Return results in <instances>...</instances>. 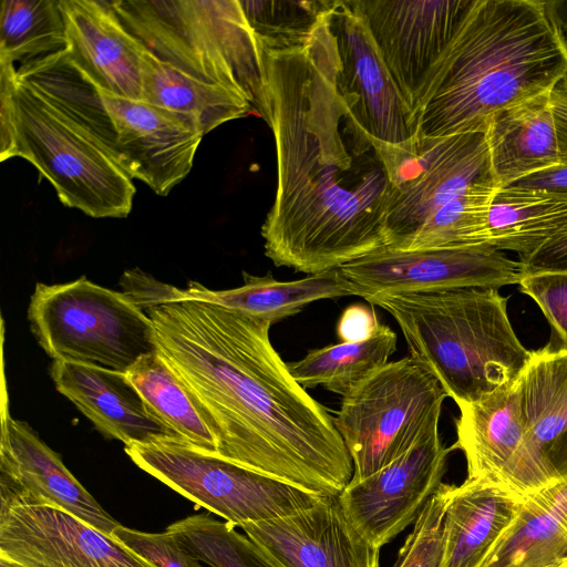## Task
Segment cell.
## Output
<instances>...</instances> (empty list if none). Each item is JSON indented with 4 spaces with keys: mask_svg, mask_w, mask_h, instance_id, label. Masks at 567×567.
Here are the masks:
<instances>
[{
    "mask_svg": "<svg viewBox=\"0 0 567 567\" xmlns=\"http://www.w3.org/2000/svg\"><path fill=\"white\" fill-rule=\"evenodd\" d=\"M564 480H567V465H566V473H565V478Z\"/></svg>",
    "mask_w": 567,
    "mask_h": 567,
    "instance_id": "obj_47",
    "label": "cell"
},
{
    "mask_svg": "<svg viewBox=\"0 0 567 567\" xmlns=\"http://www.w3.org/2000/svg\"><path fill=\"white\" fill-rule=\"evenodd\" d=\"M516 385L526 430L561 481L567 465V348L549 342L532 351Z\"/></svg>",
    "mask_w": 567,
    "mask_h": 567,
    "instance_id": "obj_24",
    "label": "cell"
},
{
    "mask_svg": "<svg viewBox=\"0 0 567 567\" xmlns=\"http://www.w3.org/2000/svg\"><path fill=\"white\" fill-rule=\"evenodd\" d=\"M125 30L162 62L243 95L268 120L264 51L239 0H114Z\"/></svg>",
    "mask_w": 567,
    "mask_h": 567,
    "instance_id": "obj_6",
    "label": "cell"
},
{
    "mask_svg": "<svg viewBox=\"0 0 567 567\" xmlns=\"http://www.w3.org/2000/svg\"><path fill=\"white\" fill-rule=\"evenodd\" d=\"M518 262L520 274L567 271V228Z\"/></svg>",
    "mask_w": 567,
    "mask_h": 567,
    "instance_id": "obj_41",
    "label": "cell"
},
{
    "mask_svg": "<svg viewBox=\"0 0 567 567\" xmlns=\"http://www.w3.org/2000/svg\"><path fill=\"white\" fill-rule=\"evenodd\" d=\"M566 565H567V559L560 560V561H556L554 564H550V565H547V566H543V567H565Z\"/></svg>",
    "mask_w": 567,
    "mask_h": 567,
    "instance_id": "obj_46",
    "label": "cell"
},
{
    "mask_svg": "<svg viewBox=\"0 0 567 567\" xmlns=\"http://www.w3.org/2000/svg\"><path fill=\"white\" fill-rule=\"evenodd\" d=\"M50 375L106 439L126 445L181 436L155 412L125 373L53 360Z\"/></svg>",
    "mask_w": 567,
    "mask_h": 567,
    "instance_id": "obj_20",
    "label": "cell"
},
{
    "mask_svg": "<svg viewBox=\"0 0 567 567\" xmlns=\"http://www.w3.org/2000/svg\"><path fill=\"white\" fill-rule=\"evenodd\" d=\"M240 528L276 567H380V548L357 530L339 496Z\"/></svg>",
    "mask_w": 567,
    "mask_h": 567,
    "instance_id": "obj_19",
    "label": "cell"
},
{
    "mask_svg": "<svg viewBox=\"0 0 567 567\" xmlns=\"http://www.w3.org/2000/svg\"><path fill=\"white\" fill-rule=\"evenodd\" d=\"M439 423L431 424L401 456L363 480L353 481L339 495L357 530L381 549L414 524L442 484L449 455Z\"/></svg>",
    "mask_w": 567,
    "mask_h": 567,
    "instance_id": "obj_15",
    "label": "cell"
},
{
    "mask_svg": "<svg viewBox=\"0 0 567 567\" xmlns=\"http://www.w3.org/2000/svg\"><path fill=\"white\" fill-rule=\"evenodd\" d=\"M239 2L261 49L275 51L302 45L330 4V0Z\"/></svg>",
    "mask_w": 567,
    "mask_h": 567,
    "instance_id": "obj_34",
    "label": "cell"
},
{
    "mask_svg": "<svg viewBox=\"0 0 567 567\" xmlns=\"http://www.w3.org/2000/svg\"><path fill=\"white\" fill-rule=\"evenodd\" d=\"M447 396L439 379L411 355L385 363L342 398L333 423L359 481L405 453L434 422Z\"/></svg>",
    "mask_w": 567,
    "mask_h": 567,
    "instance_id": "obj_9",
    "label": "cell"
},
{
    "mask_svg": "<svg viewBox=\"0 0 567 567\" xmlns=\"http://www.w3.org/2000/svg\"><path fill=\"white\" fill-rule=\"evenodd\" d=\"M17 78L157 195H168L190 172L204 136L192 120L100 89L65 51L21 64Z\"/></svg>",
    "mask_w": 567,
    "mask_h": 567,
    "instance_id": "obj_5",
    "label": "cell"
},
{
    "mask_svg": "<svg viewBox=\"0 0 567 567\" xmlns=\"http://www.w3.org/2000/svg\"><path fill=\"white\" fill-rule=\"evenodd\" d=\"M161 355L199 401L218 456L322 496L353 463L326 408L275 350L267 320L184 298L144 311Z\"/></svg>",
    "mask_w": 567,
    "mask_h": 567,
    "instance_id": "obj_2",
    "label": "cell"
},
{
    "mask_svg": "<svg viewBox=\"0 0 567 567\" xmlns=\"http://www.w3.org/2000/svg\"><path fill=\"white\" fill-rule=\"evenodd\" d=\"M66 48L59 0H2L0 62L18 61L21 65Z\"/></svg>",
    "mask_w": 567,
    "mask_h": 567,
    "instance_id": "obj_31",
    "label": "cell"
},
{
    "mask_svg": "<svg viewBox=\"0 0 567 567\" xmlns=\"http://www.w3.org/2000/svg\"><path fill=\"white\" fill-rule=\"evenodd\" d=\"M519 291L530 297L551 327L558 344L567 348V271L520 274Z\"/></svg>",
    "mask_w": 567,
    "mask_h": 567,
    "instance_id": "obj_36",
    "label": "cell"
},
{
    "mask_svg": "<svg viewBox=\"0 0 567 567\" xmlns=\"http://www.w3.org/2000/svg\"><path fill=\"white\" fill-rule=\"evenodd\" d=\"M3 393L0 436V511L21 506L63 509L112 536L120 524L93 498L23 421L13 419Z\"/></svg>",
    "mask_w": 567,
    "mask_h": 567,
    "instance_id": "obj_17",
    "label": "cell"
},
{
    "mask_svg": "<svg viewBox=\"0 0 567 567\" xmlns=\"http://www.w3.org/2000/svg\"><path fill=\"white\" fill-rule=\"evenodd\" d=\"M364 299L394 318L410 355L432 371L456 404L511 388L529 362L532 351L516 336L498 289L381 292Z\"/></svg>",
    "mask_w": 567,
    "mask_h": 567,
    "instance_id": "obj_4",
    "label": "cell"
},
{
    "mask_svg": "<svg viewBox=\"0 0 567 567\" xmlns=\"http://www.w3.org/2000/svg\"><path fill=\"white\" fill-rule=\"evenodd\" d=\"M567 559V480L525 498L481 567H543Z\"/></svg>",
    "mask_w": 567,
    "mask_h": 567,
    "instance_id": "obj_26",
    "label": "cell"
},
{
    "mask_svg": "<svg viewBox=\"0 0 567 567\" xmlns=\"http://www.w3.org/2000/svg\"><path fill=\"white\" fill-rule=\"evenodd\" d=\"M17 69L13 63L0 62V161L16 156V123L13 86Z\"/></svg>",
    "mask_w": 567,
    "mask_h": 567,
    "instance_id": "obj_39",
    "label": "cell"
},
{
    "mask_svg": "<svg viewBox=\"0 0 567 567\" xmlns=\"http://www.w3.org/2000/svg\"><path fill=\"white\" fill-rule=\"evenodd\" d=\"M243 277V286L227 290H212L197 281H189L188 287L182 289L181 299L212 302L274 324L300 312L313 301L358 296L339 268L292 281L277 280L271 274L259 277L244 271Z\"/></svg>",
    "mask_w": 567,
    "mask_h": 567,
    "instance_id": "obj_25",
    "label": "cell"
},
{
    "mask_svg": "<svg viewBox=\"0 0 567 567\" xmlns=\"http://www.w3.org/2000/svg\"><path fill=\"white\" fill-rule=\"evenodd\" d=\"M451 485L442 483L413 524L393 567H441Z\"/></svg>",
    "mask_w": 567,
    "mask_h": 567,
    "instance_id": "obj_35",
    "label": "cell"
},
{
    "mask_svg": "<svg viewBox=\"0 0 567 567\" xmlns=\"http://www.w3.org/2000/svg\"><path fill=\"white\" fill-rule=\"evenodd\" d=\"M124 451L140 468L233 526L290 515L323 497L179 439L134 443Z\"/></svg>",
    "mask_w": 567,
    "mask_h": 567,
    "instance_id": "obj_10",
    "label": "cell"
},
{
    "mask_svg": "<svg viewBox=\"0 0 567 567\" xmlns=\"http://www.w3.org/2000/svg\"><path fill=\"white\" fill-rule=\"evenodd\" d=\"M474 0H351L417 120Z\"/></svg>",
    "mask_w": 567,
    "mask_h": 567,
    "instance_id": "obj_12",
    "label": "cell"
},
{
    "mask_svg": "<svg viewBox=\"0 0 567 567\" xmlns=\"http://www.w3.org/2000/svg\"><path fill=\"white\" fill-rule=\"evenodd\" d=\"M112 537L156 567H204L167 529L145 533L118 525Z\"/></svg>",
    "mask_w": 567,
    "mask_h": 567,
    "instance_id": "obj_37",
    "label": "cell"
},
{
    "mask_svg": "<svg viewBox=\"0 0 567 567\" xmlns=\"http://www.w3.org/2000/svg\"><path fill=\"white\" fill-rule=\"evenodd\" d=\"M125 374L183 441L218 455V442L208 416L158 350L140 358Z\"/></svg>",
    "mask_w": 567,
    "mask_h": 567,
    "instance_id": "obj_29",
    "label": "cell"
},
{
    "mask_svg": "<svg viewBox=\"0 0 567 567\" xmlns=\"http://www.w3.org/2000/svg\"><path fill=\"white\" fill-rule=\"evenodd\" d=\"M142 101L192 120L203 135L254 110L243 95L186 75L144 47Z\"/></svg>",
    "mask_w": 567,
    "mask_h": 567,
    "instance_id": "obj_27",
    "label": "cell"
},
{
    "mask_svg": "<svg viewBox=\"0 0 567 567\" xmlns=\"http://www.w3.org/2000/svg\"><path fill=\"white\" fill-rule=\"evenodd\" d=\"M202 563L212 567H276L249 537L208 515H192L167 528Z\"/></svg>",
    "mask_w": 567,
    "mask_h": 567,
    "instance_id": "obj_33",
    "label": "cell"
},
{
    "mask_svg": "<svg viewBox=\"0 0 567 567\" xmlns=\"http://www.w3.org/2000/svg\"><path fill=\"white\" fill-rule=\"evenodd\" d=\"M481 182L493 183L484 133L421 137L415 156L399 173L383 247L404 251L437 210Z\"/></svg>",
    "mask_w": 567,
    "mask_h": 567,
    "instance_id": "obj_13",
    "label": "cell"
},
{
    "mask_svg": "<svg viewBox=\"0 0 567 567\" xmlns=\"http://www.w3.org/2000/svg\"><path fill=\"white\" fill-rule=\"evenodd\" d=\"M396 339L390 327L381 324L367 340L312 349L302 359L287 365L302 388L320 385L343 398L388 363L396 350Z\"/></svg>",
    "mask_w": 567,
    "mask_h": 567,
    "instance_id": "obj_30",
    "label": "cell"
},
{
    "mask_svg": "<svg viewBox=\"0 0 567 567\" xmlns=\"http://www.w3.org/2000/svg\"><path fill=\"white\" fill-rule=\"evenodd\" d=\"M484 136L498 189L560 164L550 92L495 112Z\"/></svg>",
    "mask_w": 567,
    "mask_h": 567,
    "instance_id": "obj_22",
    "label": "cell"
},
{
    "mask_svg": "<svg viewBox=\"0 0 567 567\" xmlns=\"http://www.w3.org/2000/svg\"><path fill=\"white\" fill-rule=\"evenodd\" d=\"M331 4L302 45L262 49L277 161L276 195L261 227L265 254L277 267L309 275L382 248L394 190L383 156L337 89Z\"/></svg>",
    "mask_w": 567,
    "mask_h": 567,
    "instance_id": "obj_1",
    "label": "cell"
},
{
    "mask_svg": "<svg viewBox=\"0 0 567 567\" xmlns=\"http://www.w3.org/2000/svg\"><path fill=\"white\" fill-rule=\"evenodd\" d=\"M0 557L21 567H156L63 509L0 511Z\"/></svg>",
    "mask_w": 567,
    "mask_h": 567,
    "instance_id": "obj_18",
    "label": "cell"
},
{
    "mask_svg": "<svg viewBox=\"0 0 567 567\" xmlns=\"http://www.w3.org/2000/svg\"><path fill=\"white\" fill-rule=\"evenodd\" d=\"M65 24V53L96 86L142 101L143 45L130 34L109 1L59 0Z\"/></svg>",
    "mask_w": 567,
    "mask_h": 567,
    "instance_id": "obj_21",
    "label": "cell"
},
{
    "mask_svg": "<svg viewBox=\"0 0 567 567\" xmlns=\"http://www.w3.org/2000/svg\"><path fill=\"white\" fill-rule=\"evenodd\" d=\"M337 89L355 124L371 138L394 177L420 143L419 120L405 102L351 0H332Z\"/></svg>",
    "mask_w": 567,
    "mask_h": 567,
    "instance_id": "obj_11",
    "label": "cell"
},
{
    "mask_svg": "<svg viewBox=\"0 0 567 567\" xmlns=\"http://www.w3.org/2000/svg\"><path fill=\"white\" fill-rule=\"evenodd\" d=\"M517 382V381H516ZM455 447L466 458L467 478L528 497L558 482L528 434L516 383L476 402L460 403Z\"/></svg>",
    "mask_w": 567,
    "mask_h": 567,
    "instance_id": "obj_14",
    "label": "cell"
},
{
    "mask_svg": "<svg viewBox=\"0 0 567 567\" xmlns=\"http://www.w3.org/2000/svg\"><path fill=\"white\" fill-rule=\"evenodd\" d=\"M526 497L466 478L451 485L441 567H481L509 528Z\"/></svg>",
    "mask_w": 567,
    "mask_h": 567,
    "instance_id": "obj_23",
    "label": "cell"
},
{
    "mask_svg": "<svg viewBox=\"0 0 567 567\" xmlns=\"http://www.w3.org/2000/svg\"><path fill=\"white\" fill-rule=\"evenodd\" d=\"M122 292L125 293L141 310L179 300L182 289L163 284L138 269L127 270L120 280Z\"/></svg>",
    "mask_w": 567,
    "mask_h": 567,
    "instance_id": "obj_38",
    "label": "cell"
},
{
    "mask_svg": "<svg viewBox=\"0 0 567 567\" xmlns=\"http://www.w3.org/2000/svg\"><path fill=\"white\" fill-rule=\"evenodd\" d=\"M0 567H21V566L11 560H8L3 557H0Z\"/></svg>",
    "mask_w": 567,
    "mask_h": 567,
    "instance_id": "obj_45",
    "label": "cell"
},
{
    "mask_svg": "<svg viewBox=\"0 0 567 567\" xmlns=\"http://www.w3.org/2000/svg\"><path fill=\"white\" fill-rule=\"evenodd\" d=\"M16 156L29 161L60 202L94 218H124L133 179L70 117L18 78L13 86Z\"/></svg>",
    "mask_w": 567,
    "mask_h": 567,
    "instance_id": "obj_8",
    "label": "cell"
},
{
    "mask_svg": "<svg viewBox=\"0 0 567 567\" xmlns=\"http://www.w3.org/2000/svg\"><path fill=\"white\" fill-rule=\"evenodd\" d=\"M567 228V197L543 190L497 189L488 214V245L524 259Z\"/></svg>",
    "mask_w": 567,
    "mask_h": 567,
    "instance_id": "obj_28",
    "label": "cell"
},
{
    "mask_svg": "<svg viewBox=\"0 0 567 567\" xmlns=\"http://www.w3.org/2000/svg\"><path fill=\"white\" fill-rule=\"evenodd\" d=\"M381 323L372 306L353 303L341 313L337 336L341 342L363 341L372 337Z\"/></svg>",
    "mask_w": 567,
    "mask_h": 567,
    "instance_id": "obj_40",
    "label": "cell"
},
{
    "mask_svg": "<svg viewBox=\"0 0 567 567\" xmlns=\"http://www.w3.org/2000/svg\"><path fill=\"white\" fill-rule=\"evenodd\" d=\"M28 320L53 360L126 373L140 358L157 351L148 316L122 291L85 277L56 285L38 282Z\"/></svg>",
    "mask_w": 567,
    "mask_h": 567,
    "instance_id": "obj_7",
    "label": "cell"
},
{
    "mask_svg": "<svg viewBox=\"0 0 567 567\" xmlns=\"http://www.w3.org/2000/svg\"><path fill=\"white\" fill-rule=\"evenodd\" d=\"M506 187L543 190L567 197V164L560 163L533 173Z\"/></svg>",
    "mask_w": 567,
    "mask_h": 567,
    "instance_id": "obj_42",
    "label": "cell"
},
{
    "mask_svg": "<svg viewBox=\"0 0 567 567\" xmlns=\"http://www.w3.org/2000/svg\"><path fill=\"white\" fill-rule=\"evenodd\" d=\"M567 45L540 0H474L420 116L421 137L484 133L497 111L548 93Z\"/></svg>",
    "mask_w": 567,
    "mask_h": 567,
    "instance_id": "obj_3",
    "label": "cell"
},
{
    "mask_svg": "<svg viewBox=\"0 0 567 567\" xmlns=\"http://www.w3.org/2000/svg\"><path fill=\"white\" fill-rule=\"evenodd\" d=\"M550 104L556 125L560 163L567 164V73L550 91Z\"/></svg>",
    "mask_w": 567,
    "mask_h": 567,
    "instance_id": "obj_43",
    "label": "cell"
},
{
    "mask_svg": "<svg viewBox=\"0 0 567 567\" xmlns=\"http://www.w3.org/2000/svg\"><path fill=\"white\" fill-rule=\"evenodd\" d=\"M497 189L492 182L471 185L437 210L404 251L488 245V214Z\"/></svg>",
    "mask_w": 567,
    "mask_h": 567,
    "instance_id": "obj_32",
    "label": "cell"
},
{
    "mask_svg": "<svg viewBox=\"0 0 567 567\" xmlns=\"http://www.w3.org/2000/svg\"><path fill=\"white\" fill-rule=\"evenodd\" d=\"M565 567H567V565Z\"/></svg>",
    "mask_w": 567,
    "mask_h": 567,
    "instance_id": "obj_48",
    "label": "cell"
},
{
    "mask_svg": "<svg viewBox=\"0 0 567 567\" xmlns=\"http://www.w3.org/2000/svg\"><path fill=\"white\" fill-rule=\"evenodd\" d=\"M363 299L381 292L517 285L518 260L491 245L411 251L382 247L339 267Z\"/></svg>",
    "mask_w": 567,
    "mask_h": 567,
    "instance_id": "obj_16",
    "label": "cell"
},
{
    "mask_svg": "<svg viewBox=\"0 0 567 567\" xmlns=\"http://www.w3.org/2000/svg\"><path fill=\"white\" fill-rule=\"evenodd\" d=\"M543 6L567 45V0L543 1Z\"/></svg>",
    "mask_w": 567,
    "mask_h": 567,
    "instance_id": "obj_44",
    "label": "cell"
}]
</instances>
